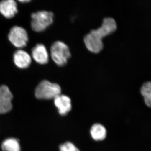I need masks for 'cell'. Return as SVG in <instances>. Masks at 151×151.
I'll return each instance as SVG.
<instances>
[{
    "instance_id": "3",
    "label": "cell",
    "mask_w": 151,
    "mask_h": 151,
    "mask_svg": "<svg viewBox=\"0 0 151 151\" xmlns=\"http://www.w3.org/2000/svg\"><path fill=\"white\" fill-rule=\"evenodd\" d=\"M31 27L37 32L46 29L53 22V14L46 11H39L31 15Z\"/></svg>"
},
{
    "instance_id": "9",
    "label": "cell",
    "mask_w": 151,
    "mask_h": 151,
    "mask_svg": "<svg viewBox=\"0 0 151 151\" xmlns=\"http://www.w3.org/2000/svg\"><path fill=\"white\" fill-rule=\"evenodd\" d=\"M14 61L19 68H27L31 63V57L26 52L19 50L14 53Z\"/></svg>"
},
{
    "instance_id": "1",
    "label": "cell",
    "mask_w": 151,
    "mask_h": 151,
    "mask_svg": "<svg viewBox=\"0 0 151 151\" xmlns=\"http://www.w3.org/2000/svg\"><path fill=\"white\" fill-rule=\"evenodd\" d=\"M117 27V24L114 19L105 18L100 27L92 30L84 36V42L86 47L92 52H99L104 46L102 41L103 38L114 32Z\"/></svg>"
},
{
    "instance_id": "14",
    "label": "cell",
    "mask_w": 151,
    "mask_h": 151,
    "mask_svg": "<svg viewBox=\"0 0 151 151\" xmlns=\"http://www.w3.org/2000/svg\"><path fill=\"white\" fill-rule=\"evenodd\" d=\"M0 94L6 101L12 103L13 97L7 86L3 85L0 86Z\"/></svg>"
},
{
    "instance_id": "13",
    "label": "cell",
    "mask_w": 151,
    "mask_h": 151,
    "mask_svg": "<svg viewBox=\"0 0 151 151\" xmlns=\"http://www.w3.org/2000/svg\"><path fill=\"white\" fill-rule=\"evenodd\" d=\"M12 108V103L6 101L0 94V114H4L9 112Z\"/></svg>"
},
{
    "instance_id": "11",
    "label": "cell",
    "mask_w": 151,
    "mask_h": 151,
    "mask_svg": "<svg viewBox=\"0 0 151 151\" xmlns=\"http://www.w3.org/2000/svg\"><path fill=\"white\" fill-rule=\"evenodd\" d=\"M3 151H21L19 141L15 138H9L3 142L1 145Z\"/></svg>"
},
{
    "instance_id": "7",
    "label": "cell",
    "mask_w": 151,
    "mask_h": 151,
    "mask_svg": "<svg viewBox=\"0 0 151 151\" xmlns=\"http://www.w3.org/2000/svg\"><path fill=\"white\" fill-rule=\"evenodd\" d=\"M32 55L36 62L39 64H46L48 62V52L45 46L42 44H38L33 47Z\"/></svg>"
},
{
    "instance_id": "15",
    "label": "cell",
    "mask_w": 151,
    "mask_h": 151,
    "mask_svg": "<svg viewBox=\"0 0 151 151\" xmlns=\"http://www.w3.org/2000/svg\"><path fill=\"white\" fill-rule=\"evenodd\" d=\"M60 151H80L74 144L70 142H66L60 145Z\"/></svg>"
},
{
    "instance_id": "8",
    "label": "cell",
    "mask_w": 151,
    "mask_h": 151,
    "mask_svg": "<svg viewBox=\"0 0 151 151\" xmlns=\"http://www.w3.org/2000/svg\"><path fill=\"white\" fill-rule=\"evenodd\" d=\"M18 12L17 4L13 0L0 2V13L6 18L13 17Z\"/></svg>"
},
{
    "instance_id": "6",
    "label": "cell",
    "mask_w": 151,
    "mask_h": 151,
    "mask_svg": "<svg viewBox=\"0 0 151 151\" xmlns=\"http://www.w3.org/2000/svg\"><path fill=\"white\" fill-rule=\"evenodd\" d=\"M54 104L61 116L67 115L72 108L70 97L64 94H59L54 99Z\"/></svg>"
},
{
    "instance_id": "2",
    "label": "cell",
    "mask_w": 151,
    "mask_h": 151,
    "mask_svg": "<svg viewBox=\"0 0 151 151\" xmlns=\"http://www.w3.org/2000/svg\"><path fill=\"white\" fill-rule=\"evenodd\" d=\"M61 87L58 84L44 80L36 88L35 95L38 99L50 100L54 99L61 94Z\"/></svg>"
},
{
    "instance_id": "5",
    "label": "cell",
    "mask_w": 151,
    "mask_h": 151,
    "mask_svg": "<svg viewBox=\"0 0 151 151\" xmlns=\"http://www.w3.org/2000/svg\"><path fill=\"white\" fill-rule=\"evenodd\" d=\"M9 40L18 48L26 46L28 41L27 33L23 28L14 26L11 29L8 35Z\"/></svg>"
},
{
    "instance_id": "4",
    "label": "cell",
    "mask_w": 151,
    "mask_h": 151,
    "mask_svg": "<svg viewBox=\"0 0 151 151\" xmlns=\"http://www.w3.org/2000/svg\"><path fill=\"white\" fill-rule=\"evenodd\" d=\"M52 58L57 65L66 64L68 59L71 55L69 47L66 44L60 41H57L50 47Z\"/></svg>"
},
{
    "instance_id": "12",
    "label": "cell",
    "mask_w": 151,
    "mask_h": 151,
    "mask_svg": "<svg viewBox=\"0 0 151 151\" xmlns=\"http://www.w3.org/2000/svg\"><path fill=\"white\" fill-rule=\"evenodd\" d=\"M141 93L146 105L151 107V81H147L143 84L141 87Z\"/></svg>"
},
{
    "instance_id": "10",
    "label": "cell",
    "mask_w": 151,
    "mask_h": 151,
    "mask_svg": "<svg viewBox=\"0 0 151 151\" xmlns=\"http://www.w3.org/2000/svg\"><path fill=\"white\" fill-rule=\"evenodd\" d=\"M90 132L92 139L96 141L103 140L107 135V131L105 127L100 124H94L91 127Z\"/></svg>"
},
{
    "instance_id": "16",
    "label": "cell",
    "mask_w": 151,
    "mask_h": 151,
    "mask_svg": "<svg viewBox=\"0 0 151 151\" xmlns=\"http://www.w3.org/2000/svg\"><path fill=\"white\" fill-rule=\"evenodd\" d=\"M19 1L21 2L22 3H25V2H29L30 1H28V0H23V1Z\"/></svg>"
}]
</instances>
